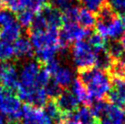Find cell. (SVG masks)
<instances>
[{
    "label": "cell",
    "mask_w": 125,
    "mask_h": 124,
    "mask_svg": "<svg viewBox=\"0 0 125 124\" xmlns=\"http://www.w3.org/2000/svg\"><path fill=\"white\" fill-rule=\"evenodd\" d=\"M78 71V79L86 87L90 96L96 100L105 99L111 89V80L107 73L96 67Z\"/></svg>",
    "instance_id": "6da1fadb"
},
{
    "label": "cell",
    "mask_w": 125,
    "mask_h": 124,
    "mask_svg": "<svg viewBox=\"0 0 125 124\" xmlns=\"http://www.w3.org/2000/svg\"><path fill=\"white\" fill-rule=\"evenodd\" d=\"M0 112L8 121H20L23 117L21 102L15 91L0 86Z\"/></svg>",
    "instance_id": "7a4b0ae2"
},
{
    "label": "cell",
    "mask_w": 125,
    "mask_h": 124,
    "mask_svg": "<svg viewBox=\"0 0 125 124\" xmlns=\"http://www.w3.org/2000/svg\"><path fill=\"white\" fill-rule=\"evenodd\" d=\"M72 57L78 70L93 68L96 61V53L85 40H79L72 47Z\"/></svg>",
    "instance_id": "3957f363"
},
{
    "label": "cell",
    "mask_w": 125,
    "mask_h": 124,
    "mask_svg": "<svg viewBox=\"0 0 125 124\" xmlns=\"http://www.w3.org/2000/svg\"><path fill=\"white\" fill-rule=\"evenodd\" d=\"M28 35L36 50L47 47H57L60 50L59 29L48 28L44 31H28Z\"/></svg>",
    "instance_id": "277c9868"
},
{
    "label": "cell",
    "mask_w": 125,
    "mask_h": 124,
    "mask_svg": "<svg viewBox=\"0 0 125 124\" xmlns=\"http://www.w3.org/2000/svg\"><path fill=\"white\" fill-rule=\"evenodd\" d=\"M62 27V30L59 32L60 50L67 49L72 41L83 40L90 35V29L83 28L77 23H64Z\"/></svg>",
    "instance_id": "5b68a950"
},
{
    "label": "cell",
    "mask_w": 125,
    "mask_h": 124,
    "mask_svg": "<svg viewBox=\"0 0 125 124\" xmlns=\"http://www.w3.org/2000/svg\"><path fill=\"white\" fill-rule=\"evenodd\" d=\"M41 66L38 61L26 64L21 71L18 85L29 91L38 89L39 87L38 86L37 79L42 69Z\"/></svg>",
    "instance_id": "8992f818"
},
{
    "label": "cell",
    "mask_w": 125,
    "mask_h": 124,
    "mask_svg": "<svg viewBox=\"0 0 125 124\" xmlns=\"http://www.w3.org/2000/svg\"><path fill=\"white\" fill-rule=\"evenodd\" d=\"M18 76L15 66L8 62L0 63V86L15 91L18 86Z\"/></svg>",
    "instance_id": "52a82bcc"
},
{
    "label": "cell",
    "mask_w": 125,
    "mask_h": 124,
    "mask_svg": "<svg viewBox=\"0 0 125 124\" xmlns=\"http://www.w3.org/2000/svg\"><path fill=\"white\" fill-rule=\"evenodd\" d=\"M55 101L64 117L71 115L79 109V100L69 90H63Z\"/></svg>",
    "instance_id": "ba28073f"
},
{
    "label": "cell",
    "mask_w": 125,
    "mask_h": 124,
    "mask_svg": "<svg viewBox=\"0 0 125 124\" xmlns=\"http://www.w3.org/2000/svg\"><path fill=\"white\" fill-rule=\"evenodd\" d=\"M23 118L26 121H32L36 124H51L52 120L48 116L45 110L40 108L33 107L26 104L22 108Z\"/></svg>",
    "instance_id": "9c48e42d"
},
{
    "label": "cell",
    "mask_w": 125,
    "mask_h": 124,
    "mask_svg": "<svg viewBox=\"0 0 125 124\" xmlns=\"http://www.w3.org/2000/svg\"><path fill=\"white\" fill-rule=\"evenodd\" d=\"M38 14L41 15L45 19L49 28L59 29L64 24L61 12L56 9L52 6H43V7L38 12Z\"/></svg>",
    "instance_id": "30bf717a"
},
{
    "label": "cell",
    "mask_w": 125,
    "mask_h": 124,
    "mask_svg": "<svg viewBox=\"0 0 125 124\" xmlns=\"http://www.w3.org/2000/svg\"><path fill=\"white\" fill-rule=\"evenodd\" d=\"M72 92L79 102H81L86 107L90 106L93 102V98L90 96L86 87L79 79H74L72 82Z\"/></svg>",
    "instance_id": "8fae6325"
},
{
    "label": "cell",
    "mask_w": 125,
    "mask_h": 124,
    "mask_svg": "<svg viewBox=\"0 0 125 124\" xmlns=\"http://www.w3.org/2000/svg\"><path fill=\"white\" fill-rule=\"evenodd\" d=\"M22 29L18 22L15 21L0 29V39L7 42H13L20 38Z\"/></svg>",
    "instance_id": "7c38bea8"
},
{
    "label": "cell",
    "mask_w": 125,
    "mask_h": 124,
    "mask_svg": "<svg viewBox=\"0 0 125 124\" xmlns=\"http://www.w3.org/2000/svg\"><path fill=\"white\" fill-rule=\"evenodd\" d=\"M77 24L86 29H90L96 25V15L85 7H80L77 16Z\"/></svg>",
    "instance_id": "4fadbf2b"
},
{
    "label": "cell",
    "mask_w": 125,
    "mask_h": 124,
    "mask_svg": "<svg viewBox=\"0 0 125 124\" xmlns=\"http://www.w3.org/2000/svg\"><path fill=\"white\" fill-rule=\"evenodd\" d=\"M15 56L20 59L25 57H31L33 55V46L30 40L27 38H19L14 44Z\"/></svg>",
    "instance_id": "5bb4252c"
},
{
    "label": "cell",
    "mask_w": 125,
    "mask_h": 124,
    "mask_svg": "<svg viewBox=\"0 0 125 124\" xmlns=\"http://www.w3.org/2000/svg\"><path fill=\"white\" fill-rule=\"evenodd\" d=\"M95 53H96V61H95L96 68L107 72L108 69L111 68L114 59H112V58L108 53L106 48L101 50H98Z\"/></svg>",
    "instance_id": "9a60e30c"
},
{
    "label": "cell",
    "mask_w": 125,
    "mask_h": 124,
    "mask_svg": "<svg viewBox=\"0 0 125 124\" xmlns=\"http://www.w3.org/2000/svg\"><path fill=\"white\" fill-rule=\"evenodd\" d=\"M125 28L122 24L120 17H117L114 20L108 25L107 30H106V36L107 38H111L112 39H117L121 38L124 34Z\"/></svg>",
    "instance_id": "2e32d148"
},
{
    "label": "cell",
    "mask_w": 125,
    "mask_h": 124,
    "mask_svg": "<svg viewBox=\"0 0 125 124\" xmlns=\"http://www.w3.org/2000/svg\"><path fill=\"white\" fill-rule=\"evenodd\" d=\"M106 73L111 79H125V61L122 59H114Z\"/></svg>",
    "instance_id": "e0dca14e"
},
{
    "label": "cell",
    "mask_w": 125,
    "mask_h": 124,
    "mask_svg": "<svg viewBox=\"0 0 125 124\" xmlns=\"http://www.w3.org/2000/svg\"><path fill=\"white\" fill-rule=\"evenodd\" d=\"M73 119L77 121L78 124H90L95 121L91 110L89 107L84 106L82 108H79L72 114Z\"/></svg>",
    "instance_id": "ac0fdd59"
},
{
    "label": "cell",
    "mask_w": 125,
    "mask_h": 124,
    "mask_svg": "<svg viewBox=\"0 0 125 124\" xmlns=\"http://www.w3.org/2000/svg\"><path fill=\"white\" fill-rule=\"evenodd\" d=\"M54 81H55L58 85L61 87L62 89L67 88L70 84L72 83V72L70 71L69 69H65V68H60V69L55 73L54 75Z\"/></svg>",
    "instance_id": "d6986e66"
},
{
    "label": "cell",
    "mask_w": 125,
    "mask_h": 124,
    "mask_svg": "<svg viewBox=\"0 0 125 124\" xmlns=\"http://www.w3.org/2000/svg\"><path fill=\"white\" fill-rule=\"evenodd\" d=\"M44 110H45L46 113L48 114V116L51 120L56 121V122H59L60 120H62L64 118L63 114L61 113V111L59 110L58 105L56 103L55 100L49 99L44 106Z\"/></svg>",
    "instance_id": "ffe728a7"
},
{
    "label": "cell",
    "mask_w": 125,
    "mask_h": 124,
    "mask_svg": "<svg viewBox=\"0 0 125 124\" xmlns=\"http://www.w3.org/2000/svg\"><path fill=\"white\" fill-rule=\"evenodd\" d=\"M15 56L14 47L9 42L0 39V63L7 62Z\"/></svg>",
    "instance_id": "44dd1931"
},
{
    "label": "cell",
    "mask_w": 125,
    "mask_h": 124,
    "mask_svg": "<svg viewBox=\"0 0 125 124\" xmlns=\"http://www.w3.org/2000/svg\"><path fill=\"white\" fill-rule=\"evenodd\" d=\"M35 18V13L29 9H25L20 11L18 15V24L27 28H30L32 26V23Z\"/></svg>",
    "instance_id": "7402d4cb"
},
{
    "label": "cell",
    "mask_w": 125,
    "mask_h": 124,
    "mask_svg": "<svg viewBox=\"0 0 125 124\" xmlns=\"http://www.w3.org/2000/svg\"><path fill=\"white\" fill-rule=\"evenodd\" d=\"M108 53L110 54L112 59H122V56L124 54V49L122 48L120 41L114 40L106 46Z\"/></svg>",
    "instance_id": "603a6c76"
},
{
    "label": "cell",
    "mask_w": 125,
    "mask_h": 124,
    "mask_svg": "<svg viewBox=\"0 0 125 124\" xmlns=\"http://www.w3.org/2000/svg\"><path fill=\"white\" fill-rule=\"evenodd\" d=\"M88 43L90 44V46L95 52L98 51V50H101V49H103L107 46L106 38H103L100 34H98L97 32L93 33V34H90Z\"/></svg>",
    "instance_id": "cb8c5ba5"
},
{
    "label": "cell",
    "mask_w": 125,
    "mask_h": 124,
    "mask_svg": "<svg viewBox=\"0 0 125 124\" xmlns=\"http://www.w3.org/2000/svg\"><path fill=\"white\" fill-rule=\"evenodd\" d=\"M15 21H16V16L14 12H12L6 7L0 8V29Z\"/></svg>",
    "instance_id": "d4e9b609"
},
{
    "label": "cell",
    "mask_w": 125,
    "mask_h": 124,
    "mask_svg": "<svg viewBox=\"0 0 125 124\" xmlns=\"http://www.w3.org/2000/svg\"><path fill=\"white\" fill-rule=\"evenodd\" d=\"M46 92H47V95L49 97L50 100H56L58 97L62 93L63 90L61 87L58 85L55 81L53 82H49L45 88Z\"/></svg>",
    "instance_id": "484cf974"
},
{
    "label": "cell",
    "mask_w": 125,
    "mask_h": 124,
    "mask_svg": "<svg viewBox=\"0 0 125 124\" xmlns=\"http://www.w3.org/2000/svg\"><path fill=\"white\" fill-rule=\"evenodd\" d=\"M76 0H51V6L60 12H65L75 6Z\"/></svg>",
    "instance_id": "4316f807"
},
{
    "label": "cell",
    "mask_w": 125,
    "mask_h": 124,
    "mask_svg": "<svg viewBox=\"0 0 125 124\" xmlns=\"http://www.w3.org/2000/svg\"><path fill=\"white\" fill-rule=\"evenodd\" d=\"M80 2L85 8H87L93 13L97 12L101 7V6L106 3L105 0H80Z\"/></svg>",
    "instance_id": "83f0119b"
},
{
    "label": "cell",
    "mask_w": 125,
    "mask_h": 124,
    "mask_svg": "<svg viewBox=\"0 0 125 124\" xmlns=\"http://www.w3.org/2000/svg\"><path fill=\"white\" fill-rule=\"evenodd\" d=\"M111 80V90L117 92L121 97L125 99V79H113Z\"/></svg>",
    "instance_id": "f1b7e54d"
},
{
    "label": "cell",
    "mask_w": 125,
    "mask_h": 124,
    "mask_svg": "<svg viewBox=\"0 0 125 124\" xmlns=\"http://www.w3.org/2000/svg\"><path fill=\"white\" fill-rule=\"evenodd\" d=\"M44 69L49 73L50 76H54L55 73L60 69V66H59V62L58 60H56L55 59H51L50 61H49L48 63L45 64V68Z\"/></svg>",
    "instance_id": "f546056e"
},
{
    "label": "cell",
    "mask_w": 125,
    "mask_h": 124,
    "mask_svg": "<svg viewBox=\"0 0 125 124\" xmlns=\"http://www.w3.org/2000/svg\"><path fill=\"white\" fill-rule=\"evenodd\" d=\"M109 2L115 12H118L121 15L125 13V0H109Z\"/></svg>",
    "instance_id": "4dcf8cb0"
},
{
    "label": "cell",
    "mask_w": 125,
    "mask_h": 124,
    "mask_svg": "<svg viewBox=\"0 0 125 124\" xmlns=\"http://www.w3.org/2000/svg\"><path fill=\"white\" fill-rule=\"evenodd\" d=\"M56 124H78V123H77V121L73 119L72 114H71V115H69V116L64 117L62 120H60L59 122H57Z\"/></svg>",
    "instance_id": "1f68e13d"
},
{
    "label": "cell",
    "mask_w": 125,
    "mask_h": 124,
    "mask_svg": "<svg viewBox=\"0 0 125 124\" xmlns=\"http://www.w3.org/2000/svg\"><path fill=\"white\" fill-rule=\"evenodd\" d=\"M0 124H7V119H6L2 114H0Z\"/></svg>",
    "instance_id": "d6a6232c"
},
{
    "label": "cell",
    "mask_w": 125,
    "mask_h": 124,
    "mask_svg": "<svg viewBox=\"0 0 125 124\" xmlns=\"http://www.w3.org/2000/svg\"><path fill=\"white\" fill-rule=\"evenodd\" d=\"M121 44H122V48L124 49V52H125V33L122 36V38H121Z\"/></svg>",
    "instance_id": "836d02e7"
},
{
    "label": "cell",
    "mask_w": 125,
    "mask_h": 124,
    "mask_svg": "<svg viewBox=\"0 0 125 124\" xmlns=\"http://www.w3.org/2000/svg\"><path fill=\"white\" fill-rule=\"evenodd\" d=\"M90 124H101V123L99 121H96V120H95V121H92V122H91V123H90Z\"/></svg>",
    "instance_id": "e575fe53"
},
{
    "label": "cell",
    "mask_w": 125,
    "mask_h": 124,
    "mask_svg": "<svg viewBox=\"0 0 125 124\" xmlns=\"http://www.w3.org/2000/svg\"><path fill=\"white\" fill-rule=\"evenodd\" d=\"M23 124H36L35 122H32V121H24V123Z\"/></svg>",
    "instance_id": "d590c367"
},
{
    "label": "cell",
    "mask_w": 125,
    "mask_h": 124,
    "mask_svg": "<svg viewBox=\"0 0 125 124\" xmlns=\"http://www.w3.org/2000/svg\"><path fill=\"white\" fill-rule=\"evenodd\" d=\"M40 1H41V2H42L43 4H44V3H46V2L48 1V0H40Z\"/></svg>",
    "instance_id": "8d00e7d4"
}]
</instances>
